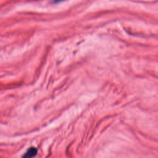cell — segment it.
<instances>
[{"mask_svg":"<svg viewBox=\"0 0 158 158\" xmlns=\"http://www.w3.org/2000/svg\"><path fill=\"white\" fill-rule=\"evenodd\" d=\"M37 149L35 148H29L27 151L25 153V154L23 156V157H33L36 156L37 154Z\"/></svg>","mask_w":158,"mask_h":158,"instance_id":"obj_1","label":"cell"},{"mask_svg":"<svg viewBox=\"0 0 158 158\" xmlns=\"http://www.w3.org/2000/svg\"><path fill=\"white\" fill-rule=\"evenodd\" d=\"M64 1V0H53V2L54 3H58V2H59L60 1Z\"/></svg>","mask_w":158,"mask_h":158,"instance_id":"obj_2","label":"cell"}]
</instances>
